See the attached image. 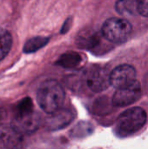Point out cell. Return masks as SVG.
<instances>
[{"label": "cell", "instance_id": "obj_1", "mask_svg": "<svg viewBox=\"0 0 148 149\" xmlns=\"http://www.w3.org/2000/svg\"><path fill=\"white\" fill-rule=\"evenodd\" d=\"M64 100V89L61 85L54 79L45 80L38 89V103L41 109L48 114H52L60 110Z\"/></svg>", "mask_w": 148, "mask_h": 149}, {"label": "cell", "instance_id": "obj_2", "mask_svg": "<svg viewBox=\"0 0 148 149\" xmlns=\"http://www.w3.org/2000/svg\"><path fill=\"white\" fill-rule=\"evenodd\" d=\"M147 121V113L140 107H133L123 112L118 118L115 132L119 136H129L140 131Z\"/></svg>", "mask_w": 148, "mask_h": 149}, {"label": "cell", "instance_id": "obj_3", "mask_svg": "<svg viewBox=\"0 0 148 149\" xmlns=\"http://www.w3.org/2000/svg\"><path fill=\"white\" fill-rule=\"evenodd\" d=\"M133 31L130 22L124 18L112 17L103 24L101 31L103 36L110 42L120 44L126 41Z\"/></svg>", "mask_w": 148, "mask_h": 149}, {"label": "cell", "instance_id": "obj_4", "mask_svg": "<svg viewBox=\"0 0 148 149\" xmlns=\"http://www.w3.org/2000/svg\"><path fill=\"white\" fill-rule=\"evenodd\" d=\"M39 125V117L33 111L16 112L11 127L20 134H31L38 129Z\"/></svg>", "mask_w": 148, "mask_h": 149}, {"label": "cell", "instance_id": "obj_5", "mask_svg": "<svg viewBox=\"0 0 148 149\" xmlns=\"http://www.w3.org/2000/svg\"><path fill=\"white\" fill-rule=\"evenodd\" d=\"M110 81L117 90L126 87L136 81V71L130 65H119L110 73Z\"/></svg>", "mask_w": 148, "mask_h": 149}, {"label": "cell", "instance_id": "obj_6", "mask_svg": "<svg viewBox=\"0 0 148 149\" xmlns=\"http://www.w3.org/2000/svg\"><path fill=\"white\" fill-rule=\"evenodd\" d=\"M141 95V88L140 83L136 80L132 85L118 89L113 97V105L114 107H126L136 102Z\"/></svg>", "mask_w": 148, "mask_h": 149}, {"label": "cell", "instance_id": "obj_7", "mask_svg": "<svg viewBox=\"0 0 148 149\" xmlns=\"http://www.w3.org/2000/svg\"><path fill=\"white\" fill-rule=\"evenodd\" d=\"M86 82L92 91L100 93L107 89L109 85H111L110 74L103 67H95L88 72Z\"/></svg>", "mask_w": 148, "mask_h": 149}, {"label": "cell", "instance_id": "obj_8", "mask_svg": "<svg viewBox=\"0 0 148 149\" xmlns=\"http://www.w3.org/2000/svg\"><path fill=\"white\" fill-rule=\"evenodd\" d=\"M21 134L12 127L0 125V149H14L20 144Z\"/></svg>", "mask_w": 148, "mask_h": 149}, {"label": "cell", "instance_id": "obj_9", "mask_svg": "<svg viewBox=\"0 0 148 149\" xmlns=\"http://www.w3.org/2000/svg\"><path fill=\"white\" fill-rule=\"evenodd\" d=\"M73 119L74 113L71 110L60 109L51 114V117L46 121V125L47 127L51 130L61 129L69 125Z\"/></svg>", "mask_w": 148, "mask_h": 149}, {"label": "cell", "instance_id": "obj_10", "mask_svg": "<svg viewBox=\"0 0 148 149\" xmlns=\"http://www.w3.org/2000/svg\"><path fill=\"white\" fill-rule=\"evenodd\" d=\"M116 10L124 16H134L139 14V0H118Z\"/></svg>", "mask_w": 148, "mask_h": 149}, {"label": "cell", "instance_id": "obj_11", "mask_svg": "<svg viewBox=\"0 0 148 149\" xmlns=\"http://www.w3.org/2000/svg\"><path fill=\"white\" fill-rule=\"evenodd\" d=\"M49 41L48 38L45 37H34L30 38L24 45V52L31 53L44 47Z\"/></svg>", "mask_w": 148, "mask_h": 149}, {"label": "cell", "instance_id": "obj_12", "mask_svg": "<svg viewBox=\"0 0 148 149\" xmlns=\"http://www.w3.org/2000/svg\"><path fill=\"white\" fill-rule=\"evenodd\" d=\"M12 45V37L8 31L0 33V61L3 60L10 52Z\"/></svg>", "mask_w": 148, "mask_h": 149}, {"label": "cell", "instance_id": "obj_13", "mask_svg": "<svg viewBox=\"0 0 148 149\" xmlns=\"http://www.w3.org/2000/svg\"><path fill=\"white\" fill-rule=\"evenodd\" d=\"M80 57L75 52H69L63 54L58 61V64L65 68H72L80 63Z\"/></svg>", "mask_w": 148, "mask_h": 149}, {"label": "cell", "instance_id": "obj_14", "mask_svg": "<svg viewBox=\"0 0 148 149\" xmlns=\"http://www.w3.org/2000/svg\"><path fill=\"white\" fill-rule=\"evenodd\" d=\"M139 14L148 17V0H139Z\"/></svg>", "mask_w": 148, "mask_h": 149}]
</instances>
